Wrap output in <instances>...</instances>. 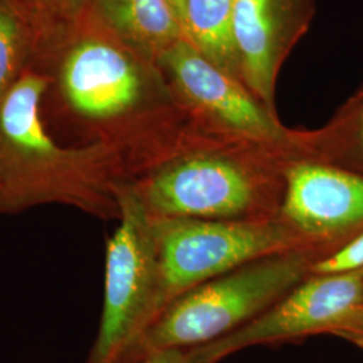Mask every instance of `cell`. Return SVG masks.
I'll return each mask as SVG.
<instances>
[{
	"label": "cell",
	"mask_w": 363,
	"mask_h": 363,
	"mask_svg": "<svg viewBox=\"0 0 363 363\" xmlns=\"http://www.w3.org/2000/svg\"><path fill=\"white\" fill-rule=\"evenodd\" d=\"M152 220L163 310L182 294L223 273L267 256L306 249L277 217L262 220Z\"/></svg>",
	"instance_id": "obj_5"
},
{
	"label": "cell",
	"mask_w": 363,
	"mask_h": 363,
	"mask_svg": "<svg viewBox=\"0 0 363 363\" xmlns=\"http://www.w3.org/2000/svg\"><path fill=\"white\" fill-rule=\"evenodd\" d=\"M155 160L128 181L152 220L277 217L288 159L199 148Z\"/></svg>",
	"instance_id": "obj_2"
},
{
	"label": "cell",
	"mask_w": 363,
	"mask_h": 363,
	"mask_svg": "<svg viewBox=\"0 0 363 363\" xmlns=\"http://www.w3.org/2000/svg\"><path fill=\"white\" fill-rule=\"evenodd\" d=\"M61 91L70 111L96 125L123 123L143 103V81L132 61L99 39L81 40L66 55Z\"/></svg>",
	"instance_id": "obj_9"
},
{
	"label": "cell",
	"mask_w": 363,
	"mask_h": 363,
	"mask_svg": "<svg viewBox=\"0 0 363 363\" xmlns=\"http://www.w3.org/2000/svg\"><path fill=\"white\" fill-rule=\"evenodd\" d=\"M48 1L61 13H70V15L77 13L81 4L84 3V0H48Z\"/></svg>",
	"instance_id": "obj_17"
},
{
	"label": "cell",
	"mask_w": 363,
	"mask_h": 363,
	"mask_svg": "<svg viewBox=\"0 0 363 363\" xmlns=\"http://www.w3.org/2000/svg\"><path fill=\"white\" fill-rule=\"evenodd\" d=\"M358 139H359V144L362 147L363 150V115L361 117V121H359V130H358Z\"/></svg>",
	"instance_id": "obj_19"
},
{
	"label": "cell",
	"mask_w": 363,
	"mask_h": 363,
	"mask_svg": "<svg viewBox=\"0 0 363 363\" xmlns=\"http://www.w3.org/2000/svg\"><path fill=\"white\" fill-rule=\"evenodd\" d=\"M118 225L105 250L104 304L85 363H116L163 310L154 220L128 182L117 186Z\"/></svg>",
	"instance_id": "obj_4"
},
{
	"label": "cell",
	"mask_w": 363,
	"mask_h": 363,
	"mask_svg": "<svg viewBox=\"0 0 363 363\" xmlns=\"http://www.w3.org/2000/svg\"><path fill=\"white\" fill-rule=\"evenodd\" d=\"M99 6L105 21L144 52L163 55L184 39L169 0H99Z\"/></svg>",
	"instance_id": "obj_11"
},
{
	"label": "cell",
	"mask_w": 363,
	"mask_h": 363,
	"mask_svg": "<svg viewBox=\"0 0 363 363\" xmlns=\"http://www.w3.org/2000/svg\"><path fill=\"white\" fill-rule=\"evenodd\" d=\"M363 306V269L310 274L247 325L190 349L194 363H220L238 351L328 333Z\"/></svg>",
	"instance_id": "obj_6"
},
{
	"label": "cell",
	"mask_w": 363,
	"mask_h": 363,
	"mask_svg": "<svg viewBox=\"0 0 363 363\" xmlns=\"http://www.w3.org/2000/svg\"><path fill=\"white\" fill-rule=\"evenodd\" d=\"M363 269V230L333 252L316 259L311 274L352 272Z\"/></svg>",
	"instance_id": "obj_14"
},
{
	"label": "cell",
	"mask_w": 363,
	"mask_h": 363,
	"mask_svg": "<svg viewBox=\"0 0 363 363\" xmlns=\"http://www.w3.org/2000/svg\"><path fill=\"white\" fill-rule=\"evenodd\" d=\"M320 257L308 249L283 252L189 289L159 313L130 354L193 349L233 333L307 279L312 264Z\"/></svg>",
	"instance_id": "obj_3"
},
{
	"label": "cell",
	"mask_w": 363,
	"mask_h": 363,
	"mask_svg": "<svg viewBox=\"0 0 363 363\" xmlns=\"http://www.w3.org/2000/svg\"><path fill=\"white\" fill-rule=\"evenodd\" d=\"M116 363H194L190 349L136 351Z\"/></svg>",
	"instance_id": "obj_15"
},
{
	"label": "cell",
	"mask_w": 363,
	"mask_h": 363,
	"mask_svg": "<svg viewBox=\"0 0 363 363\" xmlns=\"http://www.w3.org/2000/svg\"><path fill=\"white\" fill-rule=\"evenodd\" d=\"M183 1H184V0H169V3L172 4V7L175 9V11H177V13H178V16H179V21H181L182 9H183Z\"/></svg>",
	"instance_id": "obj_18"
},
{
	"label": "cell",
	"mask_w": 363,
	"mask_h": 363,
	"mask_svg": "<svg viewBox=\"0 0 363 363\" xmlns=\"http://www.w3.org/2000/svg\"><path fill=\"white\" fill-rule=\"evenodd\" d=\"M277 218L301 247L323 257L331 244L363 228V175L289 157Z\"/></svg>",
	"instance_id": "obj_7"
},
{
	"label": "cell",
	"mask_w": 363,
	"mask_h": 363,
	"mask_svg": "<svg viewBox=\"0 0 363 363\" xmlns=\"http://www.w3.org/2000/svg\"><path fill=\"white\" fill-rule=\"evenodd\" d=\"M46 88L45 78L27 73L0 103V213L58 203L117 220V186L128 181L118 150L55 142L40 112Z\"/></svg>",
	"instance_id": "obj_1"
},
{
	"label": "cell",
	"mask_w": 363,
	"mask_h": 363,
	"mask_svg": "<svg viewBox=\"0 0 363 363\" xmlns=\"http://www.w3.org/2000/svg\"><path fill=\"white\" fill-rule=\"evenodd\" d=\"M26 19L11 0H0V103L22 77L30 43Z\"/></svg>",
	"instance_id": "obj_13"
},
{
	"label": "cell",
	"mask_w": 363,
	"mask_h": 363,
	"mask_svg": "<svg viewBox=\"0 0 363 363\" xmlns=\"http://www.w3.org/2000/svg\"><path fill=\"white\" fill-rule=\"evenodd\" d=\"M162 57L186 100L211 123L250 143H286L273 112L186 39Z\"/></svg>",
	"instance_id": "obj_8"
},
{
	"label": "cell",
	"mask_w": 363,
	"mask_h": 363,
	"mask_svg": "<svg viewBox=\"0 0 363 363\" xmlns=\"http://www.w3.org/2000/svg\"><path fill=\"white\" fill-rule=\"evenodd\" d=\"M277 0H235L233 42L244 78L255 97L273 112V86L280 49Z\"/></svg>",
	"instance_id": "obj_10"
},
{
	"label": "cell",
	"mask_w": 363,
	"mask_h": 363,
	"mask_svg": "<svg viewBox=\"0 0 363 363\" xmlns=\"http://www.w3.org/2000/svg\"><path fill=\"white\" fill-rule=\"evenodd\" d=\"M235 0H184L181 23L184 39L210 61L223 67L235 58L233 13Z\"/></svg>",
	"instance_id": "obj_12"
},
{
	"label": "cell",
	"mask_w": 363,
	"mask_h": 363,
	"mask_svg": "<svg viewBox=\"0 0 363 363\" xmlns=\"http://www.w3.org/2000/svg\"><path fill=\"white\" fill-rule=\"evenodd\" d=\"M337 337H345L363 347V306L351 312L331 331Z\"/></svg>",
	"instance_id": "obj_16"
}]
</instances>
